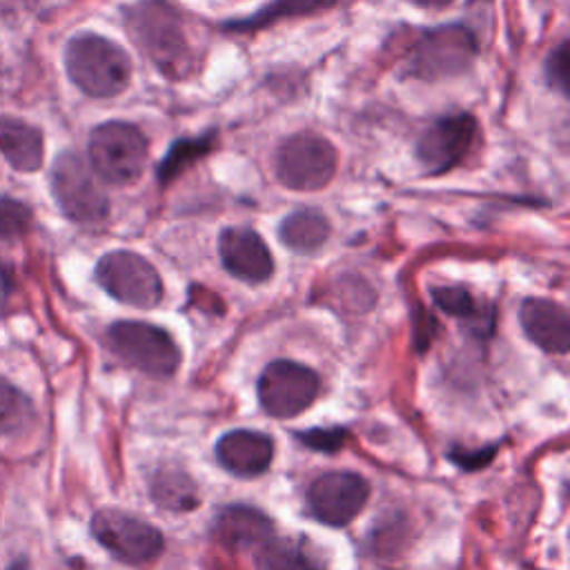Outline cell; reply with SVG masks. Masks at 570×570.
<instances>
[{"label": "cell", "instance_id": "1", "mask_svg": "<svg viewBox=\"0 0 570 570\" xmlns=\"http://www.w3.org/2000/svg\"><path fill=\"white\" fill-rule=\"evenodd\" d=\"M127 29L147 58L167 76L185 78L194 69V51L178 16L163 0H142L127 16Z\"/></svg>", "mask_w": 570, "mask_h": 570}, {"label": "cell", "instance_id": "2", "mask_svg": "<svg viewBox=\"0 0 570 570\" xmlns=\"http://www.w3.org/2000/svg\"><path fill=\"white\" fill-rule=\"evenodd\" d=\"M65 67L71 82L94 98H111L127 89L131 80V60L114 40L80 33L65 49Z\"/></svg>", "mask_w": 570, "mask_h": 570}, {"label": "cell", "instance_id": "3", "mask_svg": "<svg viewBox=\"0 0 570 570\" xmlns=\"http://www.w3.org/2000/svg\"><path fill=\"white\" fill-rule=\"evenodd\" d=\"M89 167L109 185H131L140 178L147 160V140L142 131L122 120L98 125L89 134Z\"/></svg>", "mask_w": 570, "mask_h": 570}, {"label": "cell", "instance_id": "4", "mask_svg": "<svg viewBox=\"0 0 570 570\" xmlns=\"http://www.w3.org/2000/svg\"><path fill=\"white\" fill-rule=\"evenodd\" d=\"M476 56L474 33L463 24L425 29L405 56V71L412 78L439 80L463 73Z\"/></svg>", "mask_w": 570, "mask_h": 570}, {"label": "cell", "instance_id": "5", "mask_svg": "<svg viewBox=\"0 0 570 570\" xmlns=\"http://www.w3.org/2000/svg\"><path fill=\"white\" fill-rule=\"evenodd\" d=\"M109 350L129 367L165 379L178 370L180 350L158 325L142 321H118L107 330Z\"/></svg>", "mask_w": 570, "mask_h": 570}, {"label": "cell", "instance_id": "6", "mask_svg": "<svg viewBox=\"0 0 570 570\" xmlns=\"http://www.w3.org/2000/svg\"><path fill=\"white\" fill-rule=\"evenodd\" d=\"M336 149L312 131L287 136L276 149V176L294 191H314L325 187L336 174Z\"/></svg>", "mask_w": 570, "mask_h": 570}, {"label": "cell", "instance_id": "7", "mask_svg": "<svg viewBox=\"0 0 570 570\" xmlns=\"http://www.w3.org/2000/svg\"><path fill=\"white\" fill-rule=\"evenodd\" d=\"M51 191L62 214L76 223H100L109 214V200L94 169L73 151H65L51 167Z\"/></svg>", "mask_w": 570, "mask_h": 570}, {"label": "cell", "instance_id": "8", "mask_svg": "<svg viewBox=\"0 0 570 570\" xmlns=\"http://www.w3.org/2000/svg\"><path fill=\"white\" fill-rule=\"evenodd\" d=\"M96 283L116 301L131 307H154L163 298V281L156 267L140 254L116 249L96 265Z\"/></svg>", "mask_w": 570, "mask_h": 570}, {"label": "cell", "instance_id": "9", "mask_svg": "<svg viewBox=\"0 0 570 570\" xmlns=\"http://www.w3.org/2000/svg\"><path fill=\"white\" fill-rule=\"evenodd\" d=\"M91 534L109 554L129 566H142L163 552V534L151 523L116 508H102L91 517Z\"/></svg>", "mask_w": 570, "mask_h": 570}, {"label": "cell", "instance_id": "10", "mask_svg": "<svg viewBox=\"0 0 570 570\" xmlns=\"http://www.w3.org/2000/svg\"><path fill=\"white\" fill-rule=\"evenodd\" d=\"M321 390L318 374L296 361H272L258 376L261 407L274 419H292L307 410Z\"/></svg>", "mask_w": 570, "mask_h": 570}, {"label": "cell", "instance_id": "11", "mask_svg": "<svg viewBox=\"0 0 570 570\" xmlns=\"http://www.w3.org/2000/svg\"><path fill=\"white\" fill-rule=\"evenodd\" d=\"M370 483L347 470H332L316 476L307 490V510L314 519L343 528L347 525L367 503Z\"/></svg>", "mask_w": 570, "mask_h": 570}, {"label": "cell", "instance_id": "12", "mask_svg": "<svg viewBox=\"0 0 570 570\" xmlns=\"http://www.w3.org/2000/svg\"><path fill=\"white\" fill-rule=\"evenodd\" d=\"M476 136V120L470 114L441 116L430 122L416 140V158L432 176L456 167L470 151Z\"/></svg>", "mask_w": 570, "mask_h": 570}, {"label": "cell", "instance_id": "13", "mask_svg": "<svg viewBox=\"0 0 570 570\" xmlns=\"http://www.w3.org/2000/svg\"><path fill=\"white\" fill-rule=\"evenodd\" d=\"M218 254L223 267L245 283H263L274 272L267 245L249 227H227L218 238Z\"/></svg>", "mask_w": 570, "mask_h": 570}, {"label": "cell", "instance_id": "14", "mask_svg": "<svg viewBox=\"0 0 570 570\" xmlns=\"http://www.w3.org/2000/svg\"><path fill=\"white\" fill-rule=\"evenodd\" d=\"M212 534L223 548L243 552L263 548L274 537V523L254 505H225L212 521Z\"/></svg>", "mask_w": 570, "mask_h": 570}, {"label": "cell", "instance_id": "15", "mask_svg": "<svg viewBox=\"0 0 570 570\" xmlns=\"http://www.w3.org/2000/svg\"><path fill=\"white\" fill-rule=\"evenodd\" d=\"M216 461L234 476H258L274 459V441L258 430H232L225 432L216 448Z\"/></svg>", "mask_w": 570, "mask_h": 570}, {"label": "cell", "instance_id": "16", "mask_svg": "<svg viewBox=\"0 0 570 570\" xmlns=\"http://www.w3.org/2000/svg\"><path fill=\"white\" fill-rule=\"evenodd\" d=\"M525 336L550 354H566L570 347L568 312L548 298H525L519 312Z\"/></svg>", "mask_w": 570, "mask_h": 570}, {"label": "cell", "instance_id": "17", "mask_svg": "<svg viewBox=\"0 0 570 570\" xmlns=\"http://www.w3.org/2000/svg\"><path fill=\"white\" fill-rule=\"evenodd\" d=\"M0 154L18 171H36L42 165V134L18 118H0Z\"/></svg>", "mask_w": 570, "mask_h": 570}, {"label": "cell", "instance_id": "18", "mask_svg": "<svg viewBox=\"0 0 570 570\" xmlns=\"http://www.w3.org/2000/svg\"><path fill=\"white\" fill-rule=\"evenodd\" d=\"M330 236V223L318 209H296L278 227V238L292 252H316Z\"/></svg>", "mask_w": 570, "mask_h": 570}, {"label": "cell", "instance_id": "19", "mask_svg": "<svg viewBox=\"0 0 570 570\" xmlns=\"http://www.w3.org/2000/svg\"><path fill=\"white\" fill-rule=\"evenodd\" d=\"M258 570H323V561L303 539H269L258 548Z\"/></svg>", "mask_w": 570, "mask_h": 570}, {"label": "cell", "instance_id": "20", "mask_svg": "<svg viewBox=\"0 0 570 570\" xmlns=\"http://www.w3.org/2000/svg\"><path fill=\"white\" fill-rule=\"evenodd\" d=\"M151 499L169 512H189L198 505L196 483L183 470L163 468L151 476Z\"/></svg>", "mask_w": 570, "mask_h": 570}, {"label": "cell", "instance_id": "21", "mask_svg": "<svg viewBox=\"0 0 570 570\" xmlns=\"http://www.w3.org/2000/svg\"><path fill=\"white\" fill-rule=\"evenodd\" d=\"M336 0H274L272 4L263 7L261 11H256L254 16H247L243 20H229L223 27L229 31H254L261 27H267L281 18H289V16H309L323 9H330Z\"/></svg>", "mask_w": 570, "mask_h": 570}, {"label": "cell", "instance_id": "22", "mask_svg": "<svg viewBox=\"0 0 570 570\" xmlns=\"http://www.w3.org/2000/svg\"><path fill=\"white\" fill-rule=\"evenodd\" d=\"M36 410L31 399L11 381L0 376V436H16L31 428Z\"/></svg>", "mask_w": 570, "mask_h": 570}, {"label": "cell", "instance_id": "23", "mask_svg": "<svg viewBox=\"0 0 570 570\" xmlns=\"http://www.w3.org/2000/svg\"><path fill=\"white\" fill-rule=\"evenodd\" d=\"M212 147H214L212 134L176 140L158 167V180L160 183L174 180L180 171H185L189 165H194L198 158H203Z\"/></svg>", "mask_w": 570, "mask_h": 570}, {"label": "cell", "instance_id": "24", "mask_svg": "<svg viewBox=\"0 0 570 570\" xmlns=\"http://www.w3.org/2000/svg\"><path fill=\"white\" fill-rule=\"evenodd\" d=\"M430 292L436 307H441L445 314L465 318V321H476V325H481V316H483L481 303L465 287L439 285V287H432Z\"/></svg>", "mask_w": 570, "mask_h": 570}, {"label": "cell", "instance_id": "25", "mask_svg": "<svg viewBox=\"0 0 570 570\" xmlns=\"http://www.w3.org/2000/svg\"><path fill=\"white\" fill-rule=\"evenodd\" d=\"M29 225L31 209L11 196H0V240H13L22 236Z\"/></svg>", "mask_w": 570, "mask_h": 570}, {"label": "cell", "instance_id": "26", "mask_svg": "<svg viewBox=\"0 0 570 570\" xmlns=\"http://www.w3.org/2000/svg\"><path fill=\"white\" fill-rule=\"evenodd\" d=\"M298 439L309 445L312 450H321V452H336L345 439L347 432L341 428H330V430H309V432H301Z\"/></svg>", "mask_w": 570, "mask_h": 570}, {"label": "cell", "instance_id": "27", "mask_svg": "<svg viewBox=\"0 0 570 570\" xmlns=\"http://www.w3.org/2000/svg\"><path fill=\"white\" fill-rule=\"evenodd\" d=\"M566 69H568V42H559L548 60H546V76L548 82L557 89V91H566Z\"/></svg>", "mask_w": 570, "mask_h": 570}, {"label": "cell", "instance_id": "28", "mask_svg": "<svg viewBox=\"0 0 570 570\" xmlns=\"http://www.w3.org/2000/svg\"><path fill=\"white\" fill-rule=\"evenodd\" d=\"M421 7H432V9H439V7H445L450 4L452 0H416Z\"/></svg>", "mask_w": 570, "mask_h": 570}]
</instances>
